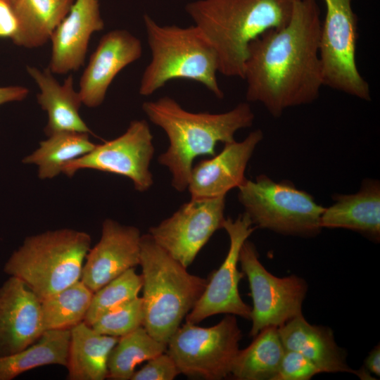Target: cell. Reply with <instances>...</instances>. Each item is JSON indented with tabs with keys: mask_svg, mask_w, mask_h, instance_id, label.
Here are the masks:
<instances>
[{
	"mask_svg": "<svg viewBox=\"0 0 380 380\" xmlns=\"http://www.w3.org/2000/svg\"><path fill=\"white\" fill-rule=\"evenodd\" d=\"M321 25L316 0H293L284 26L267 30L251 42L243 74L247 101L262 103L279 118L286 108L318 98L324 86Z\"/></svg>",
	"mask_w": 380,
	"mask_h": 380,
	"instance_id": "6da1fadb",
	"label": "cell"
},
{
	"mask_svg": "<svg viewBox=\"0 0 380 380\" xmlns=\"http://www.w3.org/2000/svg\"><path fill=\"white\" fill-rule=\"evenodd\" d=\"M142 110L168 138L169 146L158 160L168 169L172 176L171 185L179 192L187 189L191 170L197 157L215 156L218 142L235 141V133L250 127L255 118L248 103H240L221 113H192L168 96L144 102Z\"/></svg>",
	"mask_w": 380,
	"mask_h": 380,
	"instance_id": "7a4b0ae2",
	"label": "cell"
},
{
	"mask_svg": "<svg viewBox=\"0 0 380 380\" xmlns=\"http://www.w3.org/2000/svg\"><path fill=\"white\" fill-rule=\"evenodd\" d=\"M293 0H196L185 11L216 51L218 72L243 79L251 42L284 26Z\"/></svg>",
	"mask_w": 380,
	"mask_h": 380,
	"instance_id": "3957f363",
	"label": "cell"
},
{
	"mask_svg": "<svg viewBox=\"0 0 380 380\" xmlns=\"http://www.w3.org/2000/svg\"><path fill=\"white\" fill-rule=\"evenodd\" d=\"M143 20L151 59L142 74L139 94L152 95L170 81L184 79L203 84L223 99L217 79L216 51L196 25H161L146 13Z\"/></svg>",
	"mask_w": 380,
	"mask_h": 380,
	"instance_id": "277c9868",
	"label": "cell"
},
{
	"mask_svg": "<svg viewBox=\"0 0 380 380\" xmlns=\"http://www.w3.org/2000/svg\"><path fill=\"white\" fill-rule=\"evenodd\" d=\"M140 246L142 326L153 338L167 344L201 296L208 279L189 273L148 234L141 235Z\"/></svg>",
	"mask_w": 380,
	"mask_h": 380,
	"instance_id": "5b68a950",
	"label": "cell"
},
{
	"mask_svg": "<svg viewBox=\"0 0 380 380\" xmlns=\"http://www.w3.org/2000/svg\"><path fill=\"white\" fill-rule=\"evenodd\" d=\"M91 241L89 234L66 228L27 236L4 271L23 281L42 301L81 279Z\"/></svg>",
	"mask_w": 380,
	"mask_h": 380,
	"instance_id": "8992f818",
	"label": "cell"
},
{
	"mask_svg": "<svg viewBox=\"0 0 380 380\" xmlns=\"http://www.w3.org/2000/svg\"><path fill=\"white\" fill-rule=\"evenodd\" d=\"M238 199L255 227L284 235L313 236L322 229L324 207L289 181L275 182L265 175L246 179Z\"/></svg>",
	"mask_w": 380,
	"mask_h": 380,
	"instance_id": "52a82bcc",
	"label": "cell"
},
{
	"mask_svg": "<svg viewBox=\"0 0 380 380\" xmlns=\"http://www.w3.org/2000/svg\"><path fill=\"white\" fill-rule=\"evenodd\" d=\"M241 338L234 315L227 314L219 323L210 327L186 322L169 339L167 353L180 374L220 380L231 374Z\"/></svg>",
	"mask_w": 380,
	"mask_h": 380,
	"instance_id": "ba28073f",
	"label": "cell"
},
{
	"mask_svg": "<svg viewBox=\"0 0 380 380\" xmlns=\"http://www.w3.org/2000/svg\"><path fill=\"white\" fill-rule=\"evenodd\" d=\"M325 18L319 36L323 84L364 101L370 90L356 63L357 18L352 0H324Z\"/></svg>",
	"mask_w": 380,
	"mask_h": 380,
	"instance_id": "9c48e42d",
	"label": "cell"
},
{
	"mask_svg": "<svg viewBox=\"0 0 380 380\" xmlns=\"http://www.w3.org/2000/svg\"><path fill=\"white\" fill-rule=\"evenodd\" d=\"M239 262L247 276L253 299L251 336L303 315L302 305L308 291L303 278L296 275L277 277L269 272L259 260L255 245L248 239L240 250Z\"/></svg>",
	"mask_w": 380,
	"mask_h": 380,
	"instance_id": "30bf717a",
	"label": "cell"
},
{
	"mask_svg": "<svg viewBox=\"0 0 380 380\" xmlns=\"http://www.w3.org/2000/svg\"><path fill=\"white\" fill-rule=\"evenodd\" d=\"M153 137L144 120L132 121L126 131L110 141L96 144L88 153L69 162L63 173L72 177L91 169L129 178L135 190L144 192L153 184L150 164L154 154Z\"/></svg>",
	"mask_w": 380,
	"mask_h": 380,
	"instance_id": "8fae6325",
	"label": "cell"
},
{
	"mask_svg": "<svg viewBox=\"0 0 380 380\" xmlns=\"http://www.w3.org/2000/svg\"><path fill=\"white\" fill-rule=\"evenodd\" d=\"M226 196L191 199L170 217L151 227L148 234L187 268L225 220Z\"/></svg>",
	"mask_w": 380,
	"mask_h": 380,
	"instance_id": "7c38bea8",
	"label": "cell"
},
{
	"mask_svg": "<svg viewBox=\"0 0 380 380\" xmlns=\"http://www.w3.org/2000/svg\"><path fill=\"white\" fill-rule=\"evenodd\" d=\"M244 213L236 220L225 219L222 228L229 239L227 256L220 267L212 272L205 288L185 321L198 324L217 314H230L250 319L251 308L240 296L239 284L244 273L238 269L239 253L244 241L255 229Z\"/></svg>",
	"mask_w": 380,
	"mask_h": 380,
	"instance_id": "4fadbf2b",
	"label": "cell"
},
{
	"mask_svg": "<svg viewBox=\"0 0 380 380\" xmlns=\"http://www.w3.org/2000/svg\"><path fill=\"white\" fill-rule=\"evenodd\" d=\"M141 238L136 227L106 219L99 241L86 255L80 280L94 293L139 265Z\"/></svg>",
	"mask_w": 380,
	"mask_h": 380,
	"instance_id": "5bb4252c",
	"label": "cell"
},
{
	"mask_svg": "<svg viewBox=\"0 0 380 380\" xmlns=\"http://www.w3.org/2000/svg\"><path fill=\"white\" fill-rule=\"evenodd\" d=\"M262 139V132L255 129L242 141L224 144L217 155L193 165L187 186L191 199L226 196L230 190L241 186L246 179L248 161Z\"/></svg>",
	"mask_w": 380,
	"mask_h": 380,
	"instance_id": "9a60e30c",
	"label": "cell"
},
{
	"mask_svg": "<svg viewBox=\"0 0 380 380\" xmlns=\"http://www.w3.org/2000/svg\"><path fill=\"white\" fill-rule=\"evenodd\" d=\"M142 55L139 39L126 30L105 34L91 55L80 81L82 104L89 108L101 106L116 75Z\"/></svg>",
	"mask_w": 380,
	"mask_h": 380,
	"instance_id": "2e32d148",
	"label": "cell"
},
{
	"mask_svg": "<svg viewBox=\"0 0 380 380\" xmlns=\"http://www.w3.org/2000/svg\"><path fill=\"white\" fill-rule=\"evenodd\" d=\"M44 331L41 300L23 281L9 276L0 287V355L28 347Z\"/></svg>",
	"mask_w": 380,
	"mask_h": 380,
	"instance_id": "e0dca14e",
	"label": "cell"
},
{
	"mask_svg": "<svg viewBox=\"0 0 380 380\" xmlns=\"http://www.w3.org/2000/svg\"><path fill=\"white\" fill-rule=\"evenodd\" d=\"M103 28L99 0H75L51 36L48 68L53 74L77 71L84 64L91 34Z\"/></svg>",
	"mask_w": 380,
	"mask_h": 380,
	"instance_id": "ac0fdd59",
	"label": "cell"
},
{
	"mask_svg": "<svg viewBox=\"0 0 380 380\" xmlns=\"http://www.w3.org/2000/svg\"><path fill=\"white\" fill-rule=\"evenodd\" d=\"M278 332L286 350L301 353L321 372H348L361 379H374L365 369L354 370L348 366L345 350L329 327L312 325L300 315L279 327Z\"/></svg>",
	"mask_w": 380,
	"mask_h": 380,
	"instance_id": "d6986e66",
	"label": "cell"
},
{
	"mask_svg": "<svg viewBox=\"0 0 380 380\" xmlns=\"http://www.w3.org/2000/svg\"><path fill=\"white\" fill-rule=\"evenodd\" d=\"M27 71L40 90L37 99L48 115L44 128L47 136L63 131L92 133L79 113L82 102L79 92L74 89L71 75L61 84L48 68L41 70L27 66Z\"/></svg>",
	"mask_w": 380,
	"mask_h": 380,
	"instance_id": "ffe728a7",
	"label": "cell"
},
{
	"mask_svg": "<svg viewBox=\"0 0 380 380\" xmlns=\"http://www.w3.org/2000/svg\"><path fill=\"white\" fill-rule=\"evenodd\" d=\"M334 203L325 208L320 218L322 228H344L360 232L372 239L380 236V184L365 179L358 192L337 194Z\"/></svg>",
	"mask_w": 380,
	"mask_h": 380,
	"instance_id": "44dd1931",
	"label": "cell"
},
{
	"mask_svg": "<svg viewBox=\"0 0 380 380\" xmlns=\"http://www.w3.org/2000/svg\"><path fill=\"white\" fill-rule=\"evenodd\" d=\"M67 368L69 380H103L108 360L119 337L105 335L84 321L70 329Z\"/></svg>",
	"mask_w": 380,
	"mask_h": 380,
	"instance_id": "7402d4cb",
	"label": "cell"
},
{
	"mask_svg": "<svg viewBox=\"0 0 380 380\" xmlns=\"http://www.w3.org/2000/svg\"><path fill=\"white\" fill-rule=\"evenodd\" d=\"M75 0H11L19 23L13 44L28 48H38L51 36L67 15Z\"/></svg>",
	"mask_w": 380,
	"mask_h": 380,
	"instance_id": "603a6c76",
	"label": "cell"
},
{
	"mask_svg": "<svg viewBox=\"0 0 380 380\" xmlns=\"http://www.w3.org/2000/svg\"><path fill=\"white\" fill-rule=\"evenodd\" d=\"M70 329L46 330L34 343L11 355H0V380H11L42 366L68 365Z\"/></svg>",
	"mask_w": 380,
	"mask_h": 380,
	"instance_id": "cb8c5ba5",
	"label": "cell"
},
{
	"mask_svg": "<svg viewBox=\"0 0 380 380\" xmlns=\"http://www.w3.org/2000/svg\"><path fill=\"white\" fill-rule=\"evenodd\" d=\"M245 349L239 350L231 374L238 380H274L285 352L278 327L260 331Z\"/></svg>",
	"mask_w": 380,
	"mask_h": 380,
	"instance_id": "d4e9b609",
	"label": "cell"
},
{
	"mask_svg": "<svg viewBox=\"0 0 380 380\" xmlns=\"http://www.w3.org/2000/svg\"><path fill=\"white\" fill-rule=\"evenodd\" d=\"M88 133L63 131L53 133L31 154L25 157L23 163L38 167L41 179H51L61 173L69 162L91 151L96 146L89 139Z\"/></svg>",
	"mask_w": 380,
	"mask_h": 380,
	"instance_id": "484cf974",
	"label": "cell"
},
{
	"mask_svg": "<svg viewBox=\"0 0 380 380\" xmlns=\"http://www.w3.org/2000/svg\"><path fill=\"white\" fill-rule=\"evenodd\" d=\"M167 344L153 338L141 326L127 334L119 337L108 360V376L113 380L131 379L135 367L161 354Z\"/></svg>",
	"mask_w": 380,
	"mask_h": 380,
	"instance_id": "4316f807",
	"label": "cell"
},
{
	"mask_svg": "<svg viewBox=\"0 0 380 380\" xmlns=\"http://www.w3.org/2000/svg\"><path fill=\"white\" fill-rule=\"evenodd\" d=\"M93 292L81 280L41 301L44 331L70 329L84 320Z\"/></svg>",
	"mask_w": 380,
	"mask_h": 380,
	"instance_id": "83f0119b",
	"label": "cell"
},
{
	"mask_svg": "<svg viewBox=\"0 0 380 380\" xmlns=\"http://www.w3.org/2000/svg\"><path fill=\"white\" fill-rule=\"evenodd\" d=\"M142 277L130 268L93 293L84 322L91 325L103 312L138 297Z\"/></svg>",
	"mask_w": 380,
	"mask_h": 380,
	"instance_id": "f1b7e54d",
	"label": "cell"
},
{
	"mask_svg": "<svg viewBox=\"0 0 380 380\" xmlns=\"http://www.w3.org/2000/svg\"><path fill=\"white\" fill-rule=\"evenodd\" d=\"M141 297H137L101 315L90 326L96 331L121 337L143 325Z\"/></svg>",
	"mask_w": 380,
	"mask_h": 380,
	"instance_id": "f546056e",
	"label": "cell"
},
{
	"mask_svg": "<svg viewBox=\"0 0 380 380\" xmlns=\"http://www.w3.org/2000/svg\"><path fill=\"white\" fill-rule=\"evenodd\" d=\"M318 373L317 367L301 353L285 350L274 380H309Z\"/></svg>",
	"mask_w": 380,
	"mask_h": 380,
	"instance_id": "4dcf8cb0",
	"label": "cell"
},
{
	"mask_svg": "<svg viewBox=\"0 0 380 380\" xmlns=\"http://www.w3.org/2000/svg\"><path fill=\"white\" fill-rule=\"evenodd\" d=\"M179 369L168 353H161L148 360L139 370L134 372L131 380H172Z\"/></svg>",
	"mask_w": 380,
	"mask_h": 380,
	"instance_id": "1f68e13d",
	"label": "cell"
},
{
	"mask_svg": "<svg viewBox=\"0 0 380 380\" xmlns=\"http://www.w3.org/2000/svg\"><path fill=\"white\" fill-rule=\"evenodd\" d=\"M19 23L8 0H0V38H15Z\"/></svg>",
	"mask_w": 380,
	"mask_h": 380,
	"instance_id": "d6a6232c",
	"label": "cell"
},
{
	"mask_svg": "<svg viewBox=\"0 0 380 380\" xmlns=\"http://www.w3.org/2000/svg\"><path fill=\"white\" fill-rule=\"evenodd\" d=\"M28 94V89L23 86L0 87V106L6 103L20 101Z\"/></svg>",
	"mask_w": 380,
	"mask_h": 380,
	"instance_id": "836d02e7",
	"label": "cell"
},
{
	"mask_svg": "<svg viewBox=\"0 0 380 380\" xmlns=\"http://www.w3.org/2000/svg\"><path fill=\"white\" fill-rule=\"evenodd\" d=\"M365 369L379 377L380 376V347L376 346L365 360Z\"/></svg>",
	"mask_w": 380,
	"mask_h": 380,
	"instance_id": "e575fe53",
	"label": "cell"
},
{
	"mask_svg": "<svg viewBox=\"0 0 380 380\" xmlns=\"http://www.w3.org/2000/svg\"><path fill=\"white\" fill-rule=\"evenodd\" d=\"M8 1H10L11 0H8Z\"/></svg>",
	"mask_w": 380,
	"mask_h": 380,
	"instance_id": "d590c367",
	"label": "cell"
}]
</instances>
